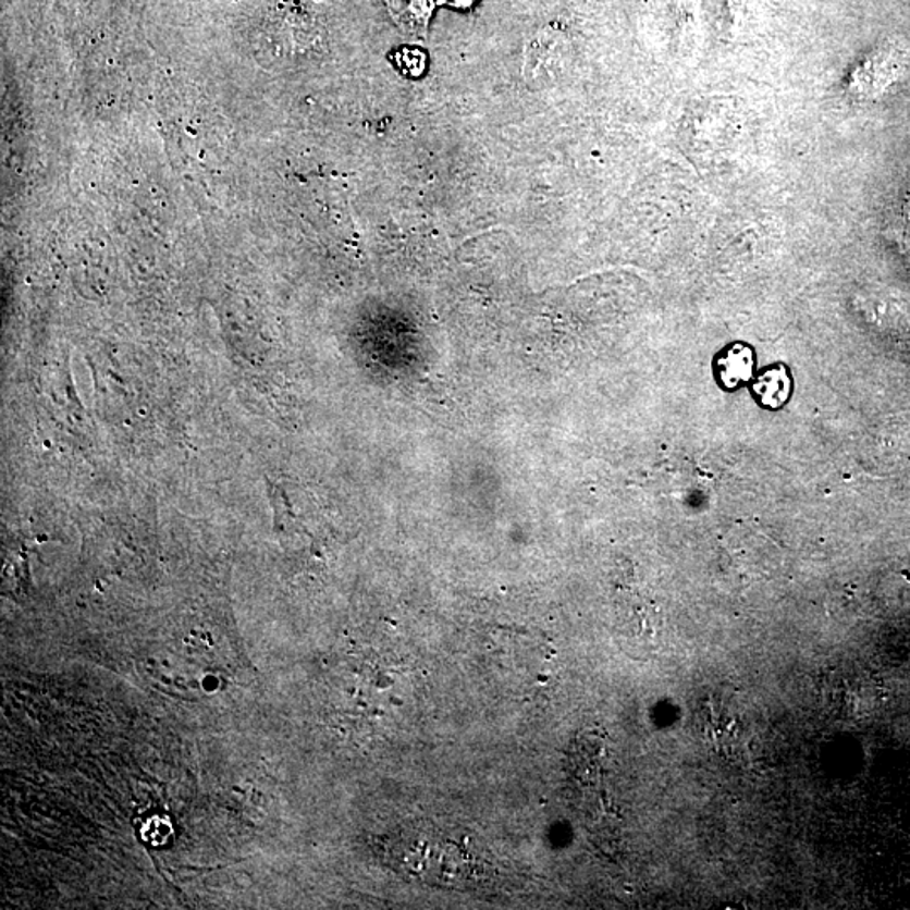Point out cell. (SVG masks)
Returning <instances> with one entry per match:
<instances>
[{
  "instance_id": "cell-1",
  "label": "cell",
  "mask_w": 910,
  "mask_h": 910,
  "mask_svg": "<svg viewBox=\"0 0 910 910\" xmlns=\"http://www.w3.org/2000/svg\"><path fill=\"white\" fill-rule=\"evenodd\" d=\"M754 349L749 344L735 343L725 347L713 362L716 380L724 386V390L734 392L754 374Z\"/></svg>"
},
{
  "instance_id": "cell-2",
  "label": "cell",
  "mask_w": 910,
  "mask_h": 910,
  "mask_svg": "<svg viewBox=\"0 0 910 910\" xmlns=\"http://www.w3.org/2000/svg\"><path fill=\"white\" fill-rule=\"evenodd\" d=\"M792 393V380L786 366L774 365L762 371L761 377L752 384V395L759 405L768 410L784 407Z\"/></svg>"
},
{
  "instance_id": "cell-3",
  "label": "cell",
  "mask_w": 910,
  "mask_h": 910,
  "mask_svg": "<svg viewBox=\"0 0 910 910\" xmlns=\"http://www.w3.org/2000/svg\"><path fill=\"white\" fill-rule=\"evenodd\" d=\"M390 11L399 26L411 34H423L429 24L435 2L433 0H386Z\"/></svg>"
},
{
  "instance_id": "cell-4",
  "label": "cell",
  "mask_w": 910,
  "mask_h": 910,
  "mask_svg": "<svg viewBox=\"0 0 910 910\" xmlns=\"http://www.w3.org/2000/svg\"><path fill=\"white\" fill-rule=\"evenodd\" d=\"M393 63L395 66L398 67L399 72L404 73L405 76H414V78H418V76H422L423 72H426L427 66V58L422 51H418V49H398V51L393 54Z\"/></svg>"
},
{
  "instance_id": "cell-5",
  "label": "cell",
  "mask_w": 910,
  "mask_h": 910,
  "mask_svg": "<svg viewBox=\"0 0 910 910\" xmlns=\"http://www.w3.org/2000/svg\"><path fill=\"white\" fill-rule=\"evenodd\" d=\"M444 2H448V4L455 5V8H469L475 0H444Z\"/></svg>"
}]
</instances>
